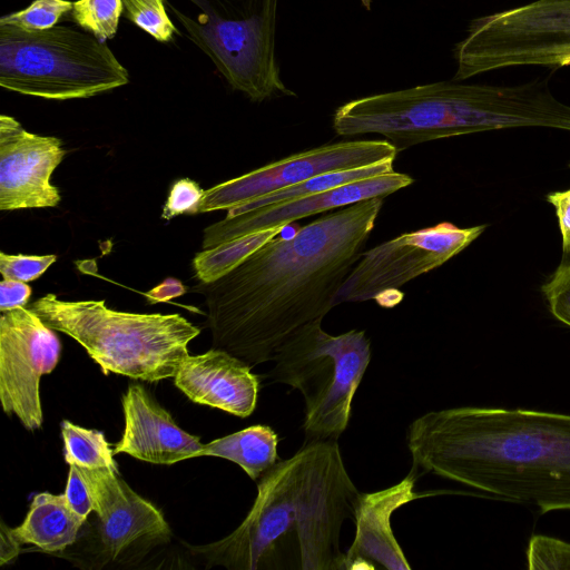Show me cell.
I'll return each instance as SVG.
<instances>
[{
	"label": "cell",
	"instance_id": "cell-1",
	"mask_svg": "<svg viewBox=\"0 0 570 570\" xmlns=\"http://www.w3.org/2000/svg\"><path fill=\"white\" fill-rule=\"evenodd\" d=\"M383 206L375 197L311 222L292 237L268 240L205 295L213 347L252 366L271 362L303 325L323 320L358 262Z\"/></svg>",
	"mask_w": 570,
	"mask_h": 570
},
{
	"label": "cell",
	"instance_id": "cell-2",
	"mask_svg": "<svg viewBox=\"0 0 570 570\" xmlns=\"http://www.w3.org/2000/svg\"><path fill=\"white\" fill-rule=\"evenodd\" d=\"M413 468L541 513L570 510V414L460 406L411 422Z\"/></svg>",
	"mask_w": 570,
	"mask_h": 570
},
{
	"label": "cell",
	"instance_id": "cell-3",
	"mask_svg": "<svg viewBox=\"0 0 570 570\" xmlns=\"http://www.w3.org/2000/svg\"><path fill=\"white\" fill-rule=\"evenodd\" d=\"M360 495L337 440L305 441L258 480L249 512L230 534L191 549L230 570H344L341 530L354 522Z\"/></svg>",
	"mask_w": 570,
	"mask_h": 570
},
{
	"label": "cell",
	"instance_id": "cell-4",
	"mask_svg": "<svg viewBox=\"0 0 570 570\" xmlns=\"http://www.w3.org/2000/svg\"><path fill=\"white\" fill-rule=\"evenodd\" d=\"M520 127L570 131V105L547 79L513 86L438 81L353 99L336 109L338 136L377 134L401 153L430 140Z\"/></svg>",
	"mask_w": 570,
	"mask_h": 570
},
{
	"label": "cell",
	"instance_id": "cell-5",
	"mask_svg": "<svg viewBox=\"0 0 570 570\" xmlns=\"http://www.w3.org/2000/svg\"><path fill=\"white\" fill-rule=\"evenodd\" d=\"M46 325L85 347L104 373L156 382L175 376L200 330L179 314L110 309L105 301H62L47 294L27 306Z\"/></svg>",
	"mask_w": 570,
	"mask_h": 570
},
{
	"label": "cell",
	"instance_id": "cell-6",
	"mask_svg": "<svg viewBox=\"0 0 570 570\" xmlns=\"http://www.w3.org/2000/svg\"><path fill=\"white\" fill-rule=\"evenodd\" d=\"M372 357L365 331L331 335L322 320L289 335L276 350L265 377L304 397L305 441L337 440L346 430L354 395Z\"/></svg>",
	"mask_w": 570,
	"mask_h": 570
},
{
	"label": "cell",
	"instance_id": "cell-7",
	"mask_svg": "<svg viewBox=\"0 0 570 570\" xmlns=\"http://www.w3.org/2000/svg\"><path fill=\"white\" fill-rule=\"evenodd\" d=\"M129 75L105 41L57 24L29 31L0 26V86L45 99L88 98L127 85Z\"/></svg>",
	"mask_w": 570,
	"mask_h": 570
},
{
	"label": "cell",
	"instance_id": "cell-8",
	"mask_svg": "<svg viewBox=\"0 0 570 570\" xmlns=\"http://www.w3.org/2000/svg\"><path fill=\"white\" fill-rule=\"evenodd\" d=\"M188 1L187 12L168 7L233 89L255 102L296 96L283 82L275 57L278 0Z\"/></svg>",
	"mask_w": 570,
	"mask_h": 570
},
{
	"label": "cell",
	"instance_id": "cell-9",
	"mask_svg": "<svg viewBox=\"0 0 570 570\" xmlns=\"http://www.w3.org/2000/svg\"><path fill=\"white\" fill-rule=\"evenodd\" d=\"M453 80L512 67L570 66V0H534L471 20Z\"/></svg>",
	"mask_w": 570,
	"mask_h": 570
},
{
	"label": "cell",
	"instance_id": "cell-10",
	"mask_svg": "<svg viewBox=\"0 0 570 570\" xmlns=\"http://www.w3.org/2000/svg\"><path fill=\"white\" fill-rule=\"evenodd\" d=\"M488 227H459L443 222L402 234L363 252L341 288L334 305L366 302L384 291L399 289L456 256Z\"/></svg>",
	"mask_w": 570,
	"mask_h": 570
},
{
	"label": "cell",
	"instance_id": "cell-11",
	"mask_svg": "<svg viewBox=\"0 0 570 570\" xmlns=\"http://www.w3.org/2000/svg\"><path fill=\"white\" fill-rule=\"evenodd\" d=\"M397 154L385 139L347 140L304 150L205 190L197 214L228 210L322 174L394 161Z\"/></svg>",
	"mask_w": 570,
	"mask_h": 570
},
{
	"label": "cell",
	"instance_id": "cell-12",
	"mask_svg": "<svg viewBox=\"0 0 570 570\" xmlns=\"http://www.w3.org/2000/svg\"><path fill=\"white\" fill-rule=\"evenodd\" d=\"M51 327L28 307L1 312L0 400L7 415L27 430L42 424L39 382L57 365L61 344Z\"/></svg>",
	"mask_w": 570,
	"mask_h": 570
},
{
	"label": "cell",
	"instance_id": "cell-13",
	"mask_svg": "<svg viewBox=\"0 0 570 570\" xmlns=\"http://www.w3.org/2000/svg\"><path fill=\"white\" fill-rule=\"evenodd\" d=\"M66 150L53 136L27 131L11 116H0V209L56 207L61 196L50 177Z\"/></svg>",
	"mask_w": 570,
	"mask_h": 570
},
{
	"label": "cell",
	"instance_id": "cell-14",
	"mask_svg": "<svg viewBox=\"0 0 570 570\" xmlns=\"http://www.w3.org/2000/svg\"><path fill=\"white\" fill-rule=\"evenodd\" d=\"M412 183L410 176L393 170L323 193L258 207L233 217L226 216L204 229L203 248H212L273 227L286 226L295 220L362 200L384 198Z\"/></svg>",
	"mask_w": 570,
	"mask_h": 570
},
{
	"label": "cell",
	"instance_id": "cell-15",
	"mask_svg": "<svg viewBox=\"0 0 570 570\" xmlns=\"http://www.w3.org/2000/svg\"><path fill=\"white\" fill-rule=\"evenodd\" d=\"M419 471L412 468L399 483L360 495L355 511V538L345 552L344 570H410L411 566L391 527L393 513L422 497L415 492Z\"/></svg>",
	"mask_w": 570,
	"mask_h": 570
},
{
	"label": "cell",
	"instance_id": "cell-16",
	"mask_svg": "<svg viewBox=\"0 0 570 570\" xmlns=\"http://www.w3.org/2000/svg\"><path fill=\"white\" fill-rule=\"evenodd\" d=\"M79 468V466H78ZM89 487L94 511L100 520V541L106 559L142 537H167L168 523L161 512L137 494L110 468H79Z\"/></svg>",
	"mask_w": 570,
	"mask_h": 570
},
{
	"label": "cell",
	"instance_id": "cell-17",
	"mask_svg": "<svg viewBox=\"0 0 570 570\" xmlns=\"http://www.w3.org/2000/svg\"><path fill=\"white\" fill-rule=\"evenodd\" d=\"M125 429L114 453H126L154 464L204 455L198 436L181 430L171 415L139 384H130L122 395Z\"/></svg>",
	"mask_w": 570,
	"mask_h": 570
},
{
	"label": "cell",
	"instance_id": "cell-18",
	"mask_svg": "<svg viewBox=\"0 0 570 570\" xmlns=\"http://www.w3.org/2000/svg\"><path fill=\"white\" fill-rule=\"evenodd\" d=\"M252 365L219 348L188 355L175 374V385L193 402L238 417L256 409L259 379Z\"/></svg>",
	"mask_w": 570,
	"mask_h": 570
},
{
	"label": "cell",
	"instance_id": "cell-19",
	"mask_svg": "<svg viewBox=\"0 0 570 570\" xmlns=\"http://www.w3.org/2000/svg\"><path fill=\"white\" fill-rule=\"evenodd\" d=\"M83 522L65 494L42 492L35 495L23 523L12 532L21 544L31 543L53 552L72 544Z\"/></svg>",
	"mask_w": 570,
	"mask_h": 570
},
{
	"label": "cell",
	"instance_id": "cell-20",
	"mask_svg": "<svg viewBox=\"0 0 570 570\" xmlns=\"http://www.w3.org/2000/svg\"><path fill=\"white\" fill-rule=\"evenodd\" d=\"M277 445L276 432L268 425L256 424L205 444L204 455L229 460L258 481L277 463Z\"/></svg>",
	"mask_w": 570,
	"mask_h": 570
},
{
	"label": "cell",
	"instance_id": "cell-21",
	"mask_svg": "<svg viewBox=\"0 0 570 570\" xmlns=\"http://www.w3.org/2000/svg\"><path fill=\"white\" fill-rule=\"evenodd\" d=\"M393 170V161H384L354 169L337 170L322 174L309 179H306L302 183L274 191L249 203L233 207L227 210V217H233L258 207L288 202L306 197L309 195L323 193L350 183L383 175L386 173H391Z\"/></svg>",
	"mask_w": 570,
	"mask_h": 570
},
{
	"label": "cell",
	"instance_id": "cell-22",
	"mask_svg": "<svg viewBox=\"0 0 570 570\" xmlns=\"http://www.w3.org/2000/svg\"><path fill=\"white\" fill-rule=\"evenodd\" d=\"M285 226L248 234L204 249L195 255L193 267L199 283H213L237 267L250 254L276 237Z\"/></svg>",
	"mask_w": 570,
	"mask_h": 570
},
{
	"label": "cell",
	"instance_id": "cell-23",
	"mask_svg": "<svg viewBox=\"0 0 570 570\" xmlns=\"http://www.w3.org/2000/svg\"><path fill=\"white\" fill-rule=\"evenodd\" d=\"M61 435L65 444V460L79 468H110L117 471L114 452L102 432L85 429L70 421L61 422Z\"/></svg>",
	"mask_w": 570,
	"mask_h": 570
},
{
	"label": "cell",
	"instance_id": "cell-24",
	"mask_svg": "<svg viewBox=\"0 0 570 570\" xmlns=\"http://www.w3.org/2000/svg\"><path fill=\"white\" fill-rule=\"evenodd\" d=\"M122 11L121 0H78L71 14L82 29L105 41L117 33Z\"/></svg>",
	"mask_w": 570,
	"mask_h": 570
},
{
	"label": "cell",
	"instance_id": "cell-25",
	"mask_svg": "<svg viewBox=\"0 0 570 570\" xmlns=\"http://www.w3.org/2000/svg\"><path fill=\"white\" fill-rule=\"evenodd\" d=\"M126 17L160 42L173 39L177 31L170 20L165 0H121Z\"/></svg>",
	"mask_w": 570,
	"mask_h": 570
},
{
	"label": "cell",
	"instance_id": "cell-26",
	"mask_svg": "<svg viewBox=\"0 0 570 570\" xmlns=\"http://www.w3.org/2000/svg\"><path fill=\"white\" fill-rule=\"evenodd\" d=\"M73 2L68 0H35L29 7L0 18V26H12L22 30L39 31L57 26L63 14L71 11Z\"/></svg>",
	"mask_w": 570,
	"mask_h": 570
},
{
	"label": "cell",
	"instance_id": "cell-27",
	"mask_svg": "<svg viewBox=\"0 0 570 570\" xmlns=\"http://www.w3.org/2000/svg\"><path fill=\"white\" fill-rule=\"evenodd\" d=\"M528 569H570V543L544 534H533L525 551Z\"/></svg>",
	"mask_w": 570,
	"mask_h": 570
},
{
	"label": "cell",
	"instance_id": "cell-28",
	"mask_svg": "<svg viewBox=\"0 0 570 570\" xmlns=\"http://www.w3.org/2000/svg\"><path fill=\"white\" fill-rule=\"evenodd\" d=\"M550 313L570 327V256L562 257L551 276L541 286Z\"/></svg>",
	"mask_w": 570,
	"mask_h": 570
},
{
	"label": "cell",
	"instance_id": "cell-29",
	"mask_svg": "<svg viewBox=\"0 0 570 570\" xmlns=\"http://www.w3.org/2000/svg\"><path fill=\"white\" fill-rule=\"evenodd\" d=\"M57 257L49 255H22L0 253V273L4 279L29 283L39 278Z\"/></svg>",
	"mask_w": 570,
	"mask_h": 570
},
{
	"label": "cell",
	"instance_id": "cell-30",
	"mask_svg": "<svg viewBox=\"0 0 570 570\" xmlns=\"http://www.w3.org/2000/svg\"><path fill=\"white\" fill-rule=\"evenodd\" d=\"M204 193L198 183L189 178L176 180L170 187L161 218L169 220L181 214H197Z\"/></svg>",
	"mask_w": 570,
	"mask_h": 570
},
{
	"label": "cell",
	"instance_id": "cell-31",
	"mask_svg": "<svg viewBox=\"0 0 570 570\" xmlns=\"http://www.w3.org/2000/svg\"><path fill=\"white\" fill-rule=\"evenodd\" d=\"M65 498L69 507L83 520L94 511V501L89 487L79 468L70 464Z\"/></svg>",
	"mask_w": 570,
	"mask_h": 570
},
{
	"label": "cell",
	"instance_id": "cell-32",
	"mask_svg": "<svg viewBox=\"0 0 570 570\" xmlns=\"http://www.w3.org/2000/svg\"><path fill=\"white\" fill-rule=\"evenodd\" d=\"M547 202L556 209L561 234L562 257H568L570 256V188L549 193Z\"/></svg>",
	"mask_w": 570,
	"mask_h": 570
},
{
	"label": "cell",
	"instance_id": "cell-33",
	"mask_svg": "<svg viewBox=\"0 0 570 570\" xmlns=\"http://www.w3.org/2000/svg\"><path fill=\"white\" fill-rule=\"evenodd\" d=\"M31 296V287L21 281L2 279L0 283V311L24 307Z\"/></svg>",
	"mask_w": 570,
	"mask_h": 570
},
{
	"label": "cell",
	"instance_id": "cell-34",
	"mask_svg": "<svg viewBox=\"0 0 570 570\" xmlns=\"http://www.w3.org/2000/svg\"><path fill=\"white\" fill-rule=\"evenodd\" d=\"M183 283L174 277L164 279L159 285L145 293L149 304L167 302L186 293Z\"/></svg>",
	"mask_w": 570,
	"mask_h": 570
},
{
	"label": "cell",
	"instance_id": "cell-35",
	"mask_svg": "<svg viewBox=\"0 0 570 570\" xmlns=\"http://www.w3.org/2000/svg\"><path fill=\"white\" fill-rule=\"evenodd\" d=\"M20 542L3 522L1 523V556L0 564H4L13 559L20 550Z\"/></svg>",
	"mask_w": 570,
	"mask_h": 570
},
{
	"label": "cell",
	"instance_id": "cell-36",
	"mask_svg": "<svg viewBox=\"0 0 570 570\" xmlns=\"http://www.w3.org/2000/svg\"><path fill=\"white\" fill-rule=\"evenodd\" d=\"M403 297V294L397 289L384 291L375 297L376 303L385 308H391L399 304Z\"/></svg>",
	"mask_w": 570,
	"mask_h": 570
},
{
	"label": "cell",
	"instance_id": "cell-37",
	"mask_svg": "<svg viewBox=\"0 0 570 570\" xmlns=\"http://www.w3.org/2000/svg\"><path fill=\"white\" fill-rule=\"evenodd\" d=\"M362 4L366 10H371L372 1L371 0H361Z\"/></svg>",
	"mask_w": 570,
	"mask_h": 570
},
{
	"label": "cell",
	"instance_id": "cell-38",
	"mask_svg": "<svg viewBox=\"0 0 570 570\" xmlns=\"http://www.w3.org/2000/svg\"><path fill=\"white\" fill-rule=\"evenodd\" d=\"M568 166H569V168H570V161H569Z\"/></svg>",
	"mask_w": 570,
	"mask_h": 570
}]
</instances>
